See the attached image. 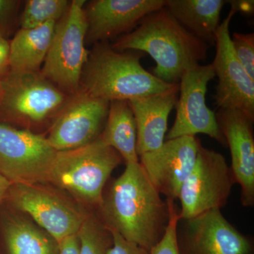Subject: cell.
Wrapping results in <instances>:
<instances>
[{
	"instance_id": "cell-26",
	"label": "cell",
	"mask_w": 254,
	"mask_h": 254,
	"mask_svg": "<svg viewBox=\"0 0 254 254\" xmlns=\"http://www.w3.org/2000/svg\"><path fill=\"white\" fill-rule=\"evenodd\" d=\"M113 237V245L107 254H149V252L136 244L125 240L118 232L109 230Z\"/></svg>"
},
{
	"instance_id": "cell-16",
	"label": "cell",
	"mask_w": 254,
	"mask_h": 254,
	"mask_svg": "<svg viewBox=\"0 0 254 254\" xmlns=\"http://www.w3.org/2000/svg\"><path fill=\"white\" fill-rule=\"evenodd\" d=\"M217 123L231 154L230 168L240 186L241 203L254 206V122L237 110L219 109Z\"/></svg>"
},
{
	"instance_id": "cell-8",
	"label": "cell",
	"mask_w": 254,
	"mask_h": 254,
	"mask_svg": "<svg viewBox=\"0 0 254 254\" xmlns=\"http://www.w3.org/2000/svg\"><path fill=\"white\" fill-rule=\"evenodd\" d=\"M56 154L43 135L0 123V175L11 185L49 182Z\"/></svg>"
},
{
	"instance_id": "cell-17",
	"label": "cell",
	"mask_w": 254,
	"mask_h": 254,
	"mask_svg": "<svg viewBox=\"0 0 254 254\" xmlns=\"http://www.w3.org/2000/svg\"><path fill=\"white\" fill-rule=\"evenodd\" d=\"M180 84L168 91L128 100L136 122L138 156L158 149L168 131V118L176 107Z\"/></svg>"
},
{
	"instance_id": "cell-29",
	"label": "cell",
	"mask_w": 254,
	"mask_h": 254,
	"mask_svg": "<svg viewBox=\"0 0 254 254\" xmlns=\"http://www.w3.org/2000/svg\"><path fill=\"white\" fill-rule=\"evenodd\" d=\"M58 254H79V243L77 234L66 237L60 242Z\"/></svg>"
},
{
	"instance_id": "cell-18",
	"label": "cell",
	"mask_w": 254,
	"mask_h": 254,
	"mask_svg": "<svg viewBox=\"0 0 254 254\" xmlns=\"http://www.w3.org/2000/svg\"><path fill=\"white\" fill-rule=\"evenodd\" d=\"M224 0H166L165 7L187 31L208 44L215 45Z\"/></svg>"
},
{
	"instance_id": "cell-6",
	"label": "cell",
	"mask_w": 254,
	"mask_h": 254,
	"mask_svg": "<svg viewBox=\"0 0 254 254\" xmlns=\"http://www.w3.org/2000/svg\"><path fill=\"white\" fill-rule=\"evenodd\" d=\"M1 81L0 118L23 125H39L58 116L71 97L40 71H7L1 76Z\"/></svg>"
},
{
	"instance_id": "cell-25",
	"label": "cell",
	"mask_w": 254,
	"mask_h": 254,
	"mask_svg": "<svg viewBox=\"0 0 254 254\" xmlns=\"http://www.w3.org/2000/svg\"><path fill=\"white\" fill-rule=\"evenodd\" d=\"M169 201L170 203V219L168 229L163 239L150 251L149 254H179L177 248L176 230L180 215L175 201Z\"/></svg>"
},
{
	"instance_id": "cell-27",
	"label": "cell",
	"mask_w": 254,
	"mask_h": 254,
	"mask_svg": "<svg viewBox=\"0 0 254 254\" xmlns=\"http://www.w3.org/2000/svg\"><path fill=\"white\" fill-rule=\"evenodd\" d=\"M18 4L19 1L16 0H0V32L5 36L14 19Z\"/></svg>"
},
{
	"instance_id": "cell-20",
	"label": "cell",
	"mask_w": 254,
	"mask_h": 254,
	"mask_svg": "<svg viewBox=\"0 0 254 254\" xmlns=\"http://www.w3.org/2000/svg\"><path fill=\"white\" fill-rule=\"evenodd\" d=\"M100 138L116 150L125 163H138L136 122L128 100L110 102L108 117Z\"/></svg>"
},
{
	"instance_id": "cell-22",
	"label": "cell",
	"mask_w": 254,
	"mask_h": 254,
	"mask_svg": "<svg viewBox=\"0 0 254 254\" xmlns=\"http://www.w3.org/2000/svg\"><path fill=\"white\" fill-rule=\"evenodd\" d=\"M67 0H28L21 16L22 29H31L48 22H58L67 11Z\"/></svg>"
},
{
	"instance_id": "cell-2",
	"label": "cell",
	"mask_w": 254,
	"mask_h": 254,
	"mask_svg": "<svg viewBox=\"0 0 254 254\" xmlns=\"http://www.w3.org/2000/svg\"><path fill=\"white\" fill-rule=\"evenodd\" d=\"M112 47L149 55L156 64L152 73L171 83H178L189 68L205 61L209 49L208 43L187 31L165 7L147 15Z\"/></svg>"
},
{
	"instance_id": "cell-1",
	"label": "cell",
	"mask_w": 254,
	"mask_h": 254,
	"mask_svg": "<svg viewBox=\"0 0 254 254\" xmlns=\"http://www.w3.org/2000/svg\"><path fill=\"white\" fill-rule=\"evenodd\" d=\"M98 210L108 230L148 252L163 239L170 219V201L162 198L139 163L126 164L103 192Z\"/></svg>"
},
{
	"instance_id": "cell-30",
	"label": "cell",
	"mask_w": 254,
	"mask_h": 254,
	"mask_svg": "<svg viewBox=\"0 0 254 254\" xmlns=\"http://www.w3.org/2000/svg\"><path fill=\"white\" fill-rule=\"evenodd\" d=\"M254 1H227V4L236 10L237 12L252 14L254 12Z\"/></svg>"
},
{
	"instance_id": "cell-28",
	"label": "cell",
	"mask_w": 254,
	"mask_h": 254,
	"mask_svg": "<svg viewBox=\"0 0 254 254\" xmlns=\"http://www.w3.org/2000/svg\"><path fill=\"white\" fill-rule=\"evenodd\" d=\"M10 43L0 32V76H2L9 68Z\"/></svg>"
},
{
	"instance_id": "cell-19",
	"label": "cell",
	"mask_w": 254,
	"mask_h": 254,
	"mask_svg": "<svg viewBox=\"0 0 254 254\" xmlns=\"http://www.w3.org/2000/svg\"><path fill=\"white\" fill-rule=\"evenodd\" d=\"M55 21L31 29L19 30L10 43L9 70L37 72L46 59L54 35Z\"/></svg>"
},
{
	"instance_id": "cell-3",
	"label": "cell",
	"mask_w": 254,
	"mask_h": 254,
	"mask_svg": "<svg viewBox=\"0 0 254 254\" xmlns=\"http://www.w3.org/2000/svg\"><path fill=\"white\" fill-rule=\"evenodd\" d=\"M144 56L136 50L117 51L108 42L96 43L82 73L81 91L108 102L128 101L176 86L145 69L141 63Z\"/></svg>"
},
{
	"instance_id": "cell-15",
	"label": "cell",
	"mask_w": 254,
	"mask_h": 254,
	"mask_svg": "<svg viewBox=\"0 0 254 254\" xmlns=\"http://www.w3.org/2000/svg\"><path fill=\"white\" fill-rule=\"evenodd\" d=\"M166 0H95L85 7L86 41L91 43L130 33L147 15L163 9Z\"/></svg>"
},
{
	"instance_id": "cell-21",
	"label": "cell",
	"mask_w": 254,
	"mask_h": 254,
	"mask_svg": "<svg viewBox=\"0 0 254 254\" xmlns=\"http://www.w3.org/2000/svg\"><path fill=\"white\" fill-rule=\"evenodd\" d=\"M3 232L8 254L59 253L58 242L41 227L26 219H8Z\"/></svg>"
},
{
	"instance_id": "cell-5",
	"label": "cell",
	"mask_w": 254,
	"mask_h": 254,
	"mask_svg": "<svg viewBox=\"0 0 254 254\" xmlns=\"http://www.w3.org/2000/svg\"><path fill=\"white\" fill-rule=\"evenodd\" d=\"M84 0H73L55 26L41 74L66 94L80 91L82 73L88 60L85 47L87 21Z\"/></svg>"
},
{
	"instance_id": "cell-4",
	"label": "cell",
	"mask_w": 254,
	"mask_h": 254,
	"mask_svg": "<svg viewBox=\"0 0 254 254\" xmlns=\"http://www.w3.org/2000/svg\"><path fill=\"white\" fill-rule=\"evenodd\" d=\"M123 162L121 155L99 137L84 146L57 151L49 182L98 209L110 175Z\"/></svg>"
},
{
	"instance_id": "cell-13",
	"label": "cell",
	"mask_w": 254,
	"mask_h": 254,
	"mask_svg": "<svg viewBox=\"0 0 254 254\" xmlns=\"http://www.w3.org/2000/svg\"><path fill=\"white\" fill-rule=\"evenodd\" d=\"M110 102L81 91L71 95L58 114L46 137L56 151L84 146L99 138L108 117Z\"/></svg>"
},
{
	"instance_id": "cell-7",
	"label": "cell",
	"mask_w": 254,
	"mask_h": 254,
	"mask_svg": "<svg viewBox=\"0 0 254 254\" xmlns=\"http://www.w3.org/2000/svg\"><path fill=\"white\" fill-rule=\"evenodd\" d=\"M235 184V176L225 156L200 143L194 166L179 194L180 218L189 220L209 210L224 208Z\"/></svg>"
},
{
	"instance_id": "cell-23",
	"label": "cell",
	"mask_w": 254,
	"mask_h": 254,
	"mask_svg": "<svg viewBox=\"0 0 254 254\" xmlns=\"http://www.w3.org/2000/svg\"><path fill=\"white\" fill-rule=\"evenodd\" d=\"M77 236L79 254H107L113 245L111 232L93 215H88Z\"/></svg>"
},
{
	"instance_id": "cell-11",
	"label": "cell",
	"mask_w": 254,
	"mask_h": 254,
	"mask_svg": "<svg viewBox=\"0 0 254 254\" xmlns=\"http://www.w3.org/2000/svg\"><path fill=\"white\" fill-rule=\"evenodd\" d=\"M179 254H254V240L222 215L212 210L177 225Z\"/></svg>"
},
{
	"instance_id": "cell-14",
	"label": "cell",
	"mask_w": 254,
	"mask_h": 254,
	"mask_svg": "<svg viewBox=\"0 0 254 254\" xmlns=\"http://www.w3.org/2000/svg\"><path fill=\"white\" fill-rule=\"evenodd\" d=\"M200 144L195 136L177 137L138 157L150 182L167 200L178 199L182 185L194 166Z\"/></svg>"
},
{
	"instance_id": "cell-24",
	"label": "cell",
	"mask_w": 254,
	"mask_h": 254,
	"mask_svg": "<svg viewBox=\"0 0 254 254\" xmlns=\"http://www.w3.org/2000/svg\"><path fill=\"white\" fill-rule=\"evenodd\" d=\"M231 42L237 59L254 80V33H234Z\"/></svg>"
},
{
	"instance_id": "cell-31",
	"label": "cell",
	"mask_w": 254,
	"mask_h": 254,
	"mask_svg": "<svg viewBox=\"0 0 254 254\" xmlns=\"http://www.w3.org/2000/svg\"><path fill=\"white\" fill-rule=\"evenodd\" d=\"M10 186H11V183L0 175V203L1 200L6 198Z\"/></svg>"
},
{
	"instance_id": "cell-9",
	"label": "cell",
	"mask_w": 254,
	"mask_h": 254,
	"mask_svg": "<svg viewBox=\"0 0 254 254\" xmlns=\"http://www.w3.org/2000/svg\"><path fill=\"white\" fill-rule=\"evenodd\" d=\"M215 77L212 64L195 65L180 78V97L176 105L175 123L167 133V140L181 136L207 135L223 146L226 141L217 123L215 113L206 104L209 82Z\"/></svg>"
},
{
	"instance_id": "cell-12",
	"label": "cell",
	"mask_w": 254,
	"mask_h": 254,
	"mask_svg": "<svg viewBox=\"0 0 254 254\" xmlns=\"http://www.w3.org/2000/svg\"><path fill=\"white\" fill-rule=\"evenodd\" d=\"M237 13L231 7L215 35L216 50L212 65L218 81L213 99L219 109L239 110L254 122V80L237 59L230 34V22Z\"/></svg>"
},
{
	"instance_id": "cell-10",
	"label": "cell",
	"mask_w": 254,
	"mask_h": 254,
	"mask_svg": "<svg viewBox=\"0 0 254 254\" xmlns=\"http://www.w3.org/2000/svg\"><path fill=\"white\" fill-rule=\"evenodd\" d=\"M6 198L15 208L28 214L58 245L76 235L88 217L72 203L40 185H11Z\"/></svg>"
},
{
	"instance_id": "cell-32",
	"label": "cell",
	"mask_w": 254,
	"mask_h": 254,
	"mask_svg": "<svg viewBox=\"0 0 254 254\" xmlns=\"http://www.w3.org/2000/svg\"><path fill=\"white\" fill-rule=\"evenodd\" d=\"M3 96V85L2 81H1V76H0V103H1V99Z\"/></svg>"
}]
</instances>
